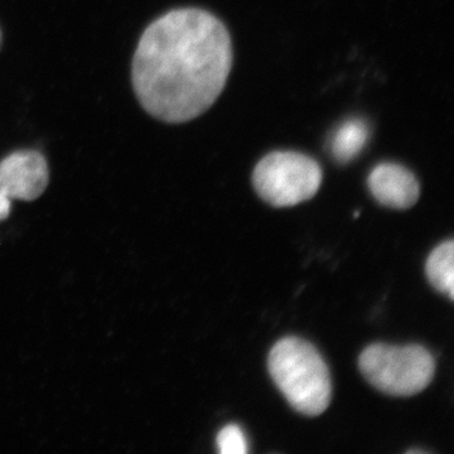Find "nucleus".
Listing matches in <instances>:
<instances>
[{
	"label": "nucleus",
	"instance_id": "6e6552de",
	"mask_svg": "<svg viewBox=\"0 0 454 454\" xmlns=\"http://www.w3.org/2000/svg\"><path fill=\"white\" fill-rule=\"evenodd\" d=\"M454 243H442L430 253L426 264L428 280L438 292L444 293L450 300L454 298Z\"/></svg>",
	"mask_w": 454,
	"mask_h": 454
},
{
	"label": "nucleus",
	"instance_id": "7ed1b4c3",
	"mask_svg": "<svg viewBox=\"0 0 454 454\" xmlns=\"http://www.w3.org/2000/svg\"><path fill=\"white\" fill-rule=\"evenodd\" d=\"M358 367L376 389L393 396H413L426 389L435 372L434 358L419 345L373 343L364 349Z\"/></svg>",
	"mask_w": 454,
	"mask_h": 454
},
{
	"label": "nucleus",
	"instance_id": "39448f33",
	"mask_svg": "<svg viewBox=\"0 0 454 454\" xmlns=\"http://www.w3.org/2000/svg\"><path fill=\"white\" fill-rule=\"evenodd\" d=\"M49 179L46 158L38 152H16L0 162V193L9 200L38 199Z\"/></svg>",
	"mask_w": 454,
	"mask_h": 454
},
{
	"label": "nucleus",
	"instance_id": "0eeeda50",
	"mask_svg": "<svg viewBox=\"0 0 454 454\" xmlns=\"http://www.w3.org/2000/svg\"><path fill=\"white\" fill-rule=\"evenodd\" d=\"M369 127L363 119H349L340 125L331 140V153L339 163L354 160L365 148L369 140Z\"/></svg>",
	"mask_w": 454,
	"mask_h": 454
},
{
	"label": "nucleus",
	"instance_id": "423d86ee",
	"mask_svg": "<svg viewBox=\"0 0 454 454\" xmlns=\"http://www.w3.org/2000/svg\"><path fill=\"white\" fill-rule=\"evenodd\" d=\"M367 186L376 201L396 210L413 207L419 200V182L411 170L400 164L376 166L367 178Z\"/></svg>",
	"mask_w": 454,
	"mask_h": 454
},
{
	"label": "nucleus",
	"instance_id": "9d476101",
	"mask_svg": "<svg viewBox=\"0 0 454 454\" xmlns=\"http://www.w3.org/2000/svg\"><path fill=\"white\" fill-rule=\"evenodd\" d=\"M9 212H11V200L0 193V220L8 217Z\"/></svg>",
	"mask_w": 454,
	"mask_h": 454
},
{
	"label": "nucleus",
	"instance_id": "f03ea898",
	"mask_svg": "<svg viewBox=\"0 0 454 454\" xmlns=\"http://www.w3.org/2000/svg\"><path fill=\"white\" fill-rule=\"evenodd\" d=\"M271 379L298 413L317 417L333 396L330 370L309 340L286 337L278 340L268 358Z\"/></svg>",
	"mask_w": 454,
	"mask_h": 454
},
{
	"label": "nucleus",
	"instance_id": "f257e3e1",
	"mask_svg": "<svg viewBox=\"0 0 454 454\" xmlns=\"http://www.w3.org/2000/svg\"><path fill=\"white\" fill-rule=\"evenodd\" d=\"M231 66V37L219 18L202 9H176L143 33L131 77L146 112L181 124L214 106Z\"/></svg>",
	"mask_w": 454,
	"mask_h": 454
},
{
	"label": "nucleus",
	"instance_id": "20e7f679",
	"mask_svg": "<svg viewBox=\"0 0 454 454\" xmlns=\"http://www.w3.org/2000/svg\"><path fill=\"white\" fill-rule=\"evenodd\" d=\"M322 169L309 155L273 152L265 155L253 173L258 195L274 207H289L309 201L318 192Z\"/></svg>",
	"mask_w": 454,
	"mask_h": 454
},
{
	"label": "nucleus",
	"instance_id": "9b49d317",
	"mask_svg": "<svg viewBox=\"0 0 454 454\" xmlns=\"http://www.w3.org/2000/svg\"><path fill=\"white\" fill-rule=\"evenodd\" d=\"M0 44H2V32H0Z\"/></svg>",
	"mask_w": 454,
	"mask_h": 454
},
{
	"label": "nucleus",
	"instance_id": "1a4fd4ad",
	"mask_svg": "<svg viewBox=\"0 0 454 454\" xmlns=\"http://www.w3.org/2000/svg\"><path fill=\"white\" fill-rule=\"evenodd\" d=\"M221 454H245L247 452V442L243 429L236 424H229L220 430L216 439Z\"/></svg>",
	"mask_w": 454,
	"mask_h": 454
}]
</instances>
